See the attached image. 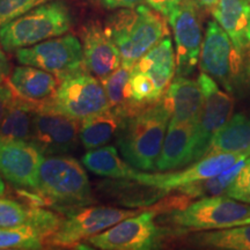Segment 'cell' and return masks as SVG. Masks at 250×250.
I'll list each match as a JSON object with an SVG mask.
<instances>
[{"instance_id":"cell-1","label":"cell","mask_w":250,"mask_h":250,"mask_svg":"<svg viewBox=\"0 0 250 250\" xmlns=\"http://www.w3.org/2000/svg\"><path fill=\"white\" fill-rule=\"evenodd\" d=\"M104 29L120 51L122 66L130 71L169 34L164 15L145 5L117 9L107 19Z\"/></svg>"},{"instance_id":"cell-2","label":"cell","mask_w":250,"mask_h":250,"mask_svg":"<svg viewBox=\"0 0 250 250\" xmlns=\"http://www.w3.org/2000/svg\"><path fill=\"white\" fill-rule=\"evenodd\" d=\"M169 121L170 112L162 99L125 118L117 134L124 160L138 170H155Z\"/></svg>"},{"instance_id":"cell-3","label":"cell","mask_w":250,"mask_h":250,"mask_svg":"<svg viewBox=\"0 0 250 250\" xmlns=\"http://www.w3.org/2000/svg\"><path fill=\"white\" fill-rule=\"evenodd\" d=\"M83 164L67 155L45 156L40 167V202L56 210L73 213L95 202Z\"/></svg>"},{"instance_id":"cell-4","label":"cell","mask_w":250,"mask_h":250,"mask_svg":"<svg viewBox=\"0 0 250 250\" xmlns=\"http://www.w3.org/2000/svg\"><path fill=\"white\" fill-rule=\"evenodd\" d=\"M72 26L70 9L62 0H50L0 27V44L14 52L66 34Z\"/></svg>"},{"instance_id":"cell-5","label":"cell","mask_w":250,"mask_h":250,"mask_svg":"<svg viewBox=\"0 0 250 250\" xmlns=\"http://www.w3.org/2000/svg\"><path fill=\"white\" fill-rule=\"evenodd\" d=\"M34 105L36 109L58 112L78 121H83L110 108L102 81L88 70L62 79L51 99L34 103Z\"/></svg>"},{"instance_id":"cell-6","label":"cell","mask_w":250,"mask_h":250,"mask_svg":"<svg viewBox=\"0 0 250 250\" xmlns=\"http://www.w3.org/2000/svg\"><path fill=\"white\" fill-rule=\"evenodd\" d=\"M199 68L227 93L239 92L246 83L245 57L217 21H208L203 39Z\"/></svg>"},{"instance_id":"cell-7","label":"cell","mask_w":250,"mask_h":250,"mask_svg":"<svg viewBox=\"0 0 250 250\" xmlns=\"http://www.w3.org/2000/svg\"><path fill=\"white\" fill-rule=\"evenodd\" d=\"M169 221L193 232L242 226L250 224V205L225 195L204 197L175 211Z\"/></svg>"},{"instance_id":"cell-8","label":"cell","mask_w":250,"mask_h":250,"mask_svg":"<svg viewBox=\"0 0 250 250\" xmlns=\"http://www.w3.org/2000/svg\"><path fill=\"white\" fill-rule=\"evenodd\" d=\"M15 57L21 65L42 68L61 80L77 72L87 70L83 43L72 34L19 49L15 51Z\"/></svg>"},{"instance_id":"cell-9","label":"cell","mask_w":250,"mask_h":250,"mask_svg":"<svg viewBox=\"0 0 250 250\" xmlns=\"http://www.w3.org/2000/svg\"><path fill=\"white\" fill-rule=\"evenodd\" d=\"M138 213V210H124L111 206H86L71 213L67 219H62L59 227L46 239L45 243L56 247L78 246Z\"/></svg>"},{"instance_id":"cell-10","label":"cell","mask_w":250,"mask_h":250,"mask_svg":"<svg viewBox=\"0 0 250 250\" xmlns=\"http://www.w3.org/2000/svg\"><path fill=\"white\" fill-rule=\"evenodd\" d=\"M203 93V104L193 137L192 164L204 158L212 139L232 117L234 99L226 90L220 89L213 78L202 72L198 77Z\"/></svg>"},{"instance_id":"cell-11","label":"cell","mask_w":250,"mask_h":250,"mask_svg":"<svg viewBox=\"0 0 250 250\" xmlns=\"http://www.w3.org/2000/svg\"><path fill=\"white\" fill-rule=\"evenodd\" d=\"M155 212L146 211L126 218L104 232L86 240L102 250H149L161 245L162 232L154 223Z\"/></svg>"},{"instance_id":"cell-12","label":"cell","mask_w":250,"mask_h":250,"mask_svg":"<svg viewBox=\"0 0 250 250\" xmlns=\"http://www.w3.org/2000/svg\"><path fill=\"white\" fill-rule=\"evenodd\" d=\"M199 9L195 0H182L167 18L174 34L176 76H190L199 62L203 43Z\"/></svg>"},{"instance_id":"cell-13","label":"cell","mask_w":250,"mask_h":250,"mask_svg":"<svg viewBox=\"0 0 250 250\" xmlns=\"http://www.w3.org/2000/svg\"><path fill=\"white\" fill-rule=\"evenodd\" d=\"M80 121L35 108L30 143L44 156L66 155L78 147Z\"/></svg>"},{"instance_id":"cell-14","label":"cell","mask_w":250,"mask_h":250,"mask_svg":"<svg viewBox=\"0 0 250 250\" xmlns=\"http://www.w3.org/2000/svg\"><path fill=\"white\" fill-rule=\"evenodd\" d=\"M242 159H247V156L228 153L205 155L201 160L193 162L181 171L154 174L138 171L132 181H136L142 186L154 188L161 192H168L223 173Z\"/></svg>"},{"instance_id":"cell-15","label":"cell","mask_w":250,"mask_h":250,"mask_svg":"<svg viewBox=\"0 0 250 250\" xmlns=\"http://www.w3.org/2000/svg\"><path fill=\"white\" fill-rule=\"evenodd\" d=\"M45 156L29 142L0 140V174L21 189L35 192L39 188L40 167Z\"/></svg>"},{"instance_id":"cell-16","label":"cell","mask_w":250,"mask_h":250,"mask_svg":"<svg viewBox=\"0 0 250 250\" xmlns=\"http://www.w3.org/2000/svg\"><path fill=\"white\" fill-rule=\"evenodd\" d=\"M83 58L87 70L100 80L110 76L122 66L117 46L99 22L90 21L81 30Z\"/></svg>"},{"instance_id":"cell-17","label":"cell","mask_w":250,"mask_h":250,"mask_svg":"<svg viewBox=\"0 0 250 250\" xmlns=\"http://www.w3.org/2000/svg\"><path fill=\"white\" fill-rule=\"evenodd\" d=\"M162 100L170 112L169 124H197L203 104L198 80L176 76Z\"/></svg>"},{"instance_id":"cell-18","label":"cell","mask_w":250,"mask_h":250,"mask_svg":"<svg viewBox=\"0 0 250 250\" xmlns=\"http://www.w3.org/2000/svg\"><path fill=\"white\" fill-rule=\"evenodd\" d=\"M212 14L240 54L243 57L248 55L250 52L249 0H219Z\"/></svg>"},{"instance_id":"cell-19","label":"cell","mask_w":250,"mask_h":250,"mask_svg":"<svg viewBox=\"0 0 250 250\" xmlns=\"http://www.w3.org/2000/svg\"><path fill=\"white\" fill-rule=\"evenodd\" d=\"M7 83L19 98L33 103L48 101L57 90L61 79L42 68L21 65L15 67Z\"/></svg>"},{"instance_id":"cell-20","label":"cell","mask_w":250,"mask_h":250,"mask_svg":"<svg viewBox=\"0 0 250 250\" xmlns=\"http://www.w3.org/2000/svg\"><path fill=\"white\" fill-rule=\"evenodd\" d=\"M196 124H169L155 170L169 171L192 164Z\"/></svg>"},{"instance_id":"cell-21","label":"cell","mask_w":250,"mask_h":250,"mask_svg":"<svg viewBox=\"0 0 250 250\" xmlns=\"http://www.w3.org/2000/svg\"><path fill=\"white\" fill-rule=\"evenodd\" d=\"M133 68L151 80L165 95L176 74V55L169 35L164 37L147 54L144 55Z\"/></svg>"},{"instance_id":"cell-22","label":"cell","mask_w":250,"mask_h":250,"mask_svg":"<svg viewBox=\"0 0 250 250\" xmlns=\"http://www.w3.org/2000/svg\"><path fill=\"white\" fill-rule=\"evenodd\" d=\"M62 221L58 214L40 208L26 205L0 197V228L33 226L49 234L55 232Z\"/></svg>"},{"instance_id":"cell-23","label":"cell","mask_w":250,"mask_h":250,"mask_svg":"<svg viewBox=\"0 0 250 250\" xmlns=\"http://www.w3.org/2000/svg\"><path fill=\"white\" fill-rule=\"evenodd\" d=\"M221 153L250 156V115L241 112L230 117L213 137L205 155Z\"/></svg>"},{"instance_id":"cell-24","label":"cell","mask_w":250,"mask_h":250,"mask_svg":"<svg viewBox=\"0 0 250 250\" xmlns=\"http://www.w3.org/2000/svg\"><path fill=\"white\" fill-rule=\"evenodd\" d=\"M124 121L123 115L112 108L81 121V144L87 151L105 146L114 137H117Z\"/></svg>"},{"instance_id":"cell-25","label":"cell","mask_w":250,"mask_h":250,"mask_svg":"<svg viewBox=\"0 0 250 250\" xmlns=\"http://www.w3.org/2000/svg\"><path fill=\"white\" fill-rule=\"evenodd\" d=\"M81 164L93 174L110 179L133 180L138 173L136 168L121 158L114 146L105 145L87 151L81 158Z\"/></svg>"},{"instance_id":"cell-26","label":"cell","mask_w":250,"mask_h":250,"mask_svg":"<svg viewBox=\"0 0 250 250\" xmlns=\"http://www.w3.org/2000/svg\"><path fill=\"white\" fill-rule=\"evenodd\" d=\"M34 112L35 105L33 102L15 95L11 108L0 125V140L30 143Z\"/></svg>"},{"instance_id":"cell-27","label":"cell","mask_w":250,"mask_h":250,"mask_svg":"<svg viewBox=\"0 0 250 250\" xmlns=\"http://www.w3.org/2000/svg\"><path fill=\"white\" fill-rule=\"evenodd\" d=\"M192 245L219 250H250V224L223 229L201 230L190 237Z\"/></svg>"},{"instance_id":"cell-28","label":"cell","mask_w":250,"mask_h":250,"mask_svg":"<svg viewBox=\"0 0 250 250\" xmlns=\"http://www.w3.org/2000/svg\"><path fill=\"white\" fill-rule=\"evenodd\" d=\"M130 72L124 66H120L110 76L101 80L107 93L110 108L121 112L125 118L132 116L144 109L137 105L131 99L129 89Z\"/></svg>"},{"instance_id":"cell-29","label":"cell","mask_w":250,"mask_h":250,"mask_svg":"<svg viewBox=\"0 0 250 250\" xmlns=\"http://www.w3.org/2000/svg\"><path fill=\"white\" fill-rule=\"evenodd\" d=\"M245 161L246 159H242L235 165H233L232 167L224 170L223 173L214 175L206 180L198 181V182L187 184V186L177 189V191L187 196L188 198H204V197L225 195L228 187L233 183L237 174L241 170Z\"/></svg>"},{"instance_id":"cell-30","label":"cell","mask_w":250,"mask_h":250,"mask_svg":"<svg viewBox=\"0 0 250 250\" xmlns=\"http://www.w3.org/2000/svg\"><path fill=\"white\" fill-rule=\"evenodd\" d=\"M49 234L33 226L0 228V250H37L44 247Z\"/></svg>"},{"instance_id":"cell-31","label":"cell","mask_w":250,"mask_h":250,"mask_svg":"<svg viewBox=\"0 0 250 250\" xmlns=\"http://www.w3.org/2000/svg\"><path fill=\"white\" fill-rule=\"evenodd\" d=\"M50 0H0V27Z\"/></svg>"},{"instance_id":"cell-32","label":"cell","mask_w":250,"mask_h":250,"mask_svg":"<svg viewBox=\"0 0 250 250\" xmlns=\"http://www.w3.org/2000/svg\"><path fill=\"white\" fill-rule=\"evenodd\" d=\"M225 196L230 197L235 201L250 204V158L246 159L245 165L237 174L233 183L228 187Z\"/></svg>"},{"instance_id":"cell-33","label":"cell","mask_w":250,"mask_h":250,"mask_svg":"<svg viewBox=\"0 0 250 250\" xmlns=\"http://www.w3.org/2000/svg\"><path fill=\"white\" fill-rule=\"evenodd\" d=\"M15 94L8 83H0V125L11 108Z\"/></svg>"},{"instance_id":"cell-34","label":"cell","mask_w":250,"mask_h":250,"mask_svg":"<svg viewBox=\"0 0 250 250\" xmlns=\"http://www.w3.org/2000/svg\"><path fill=\"white\" fill-rule=\"evenodd\" d=\"M149 7L155 9L156 12L164 15L165 18H168L174 8L180 4L182 0H145Z\"/></svg>"},{"instance_id":"cell-35","label":"cell","mask_w":250,"mask_h":250,"mask_svg":"<svg viewBox=\"0 0 250 250\" xmlns=\"http://www.w3.org/2000/svg\"><path fill=\"white\" fill-rule=\"evenodd\" d=\"M145 0H99V2L107 9L133 8L143 5Z\"/></svg>"},{"instance_id":"cell-36","label":"cell","mask_w":250,"mask_h":250,"mask_svg":"<svg viewBox=\"0 0 250 250\" xmlns=\"http://www.w3.org/2000/svg\"><path fill=\"white\" fill-rule=\"evenodd\" d=\"M9 72H11V64H9L8 58L6 57L5 50L0 44V83H4L5 81H7Z\"/></svg>"},{"instance_id":"cell-37","label":"cell","mask_w":250,"mask_h":250,"mask_svg":"<svg viewBox=\"0 0 250 250\" xmlns=\"http://www.w3.org/2000/svg\"><path fill=\"white\" fill-rule=\"evenodd\" d=\"M196 4L199 6L202 9H205V11H213L215 5L218 4L219 0H195Z\"/></svg>"},{"instance_id":"cell-38","label":"cell","mask_w":250,"mask_h":250,"mask_svg":"<svg viewBox=\"0 0 250 250\" xmlns=\"http://www.w3.org/2000/svg\"><path fill=\"white\" fill-rule=\"evenodd\" d=\"M245 79L250 88V52L245 56Z\"/></svg>"},{"instance_id":"cell-39","label":"cell","mask_w":250,"mask_h":250,"mask_svg":"<svg viewBox=\"0 0 250 250\" xmlns=\"http://www.w3.org/2000/svg\"><path fill=\"white\" fill-rule=\"evenodd\" d=\"M4 192H5V183L4 181H2L1 174H0V195H4Z\"/></svg>"},{"instance_id":"cell-40","label":"cell","mask_w":250,"mask_h":250,"mask_svg":"<svg viewBox=\"0 0 250 250\" xmlns=\"http://www.w3.org/2000/svg\"><path fill=\"white\" fill-rule=\"evenodd\" d=\"M249 1H250V0H249Z\"/></svg>"}]
</instances>
